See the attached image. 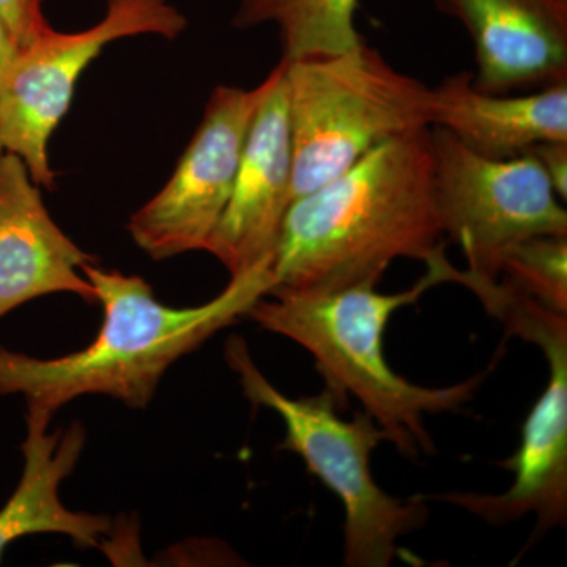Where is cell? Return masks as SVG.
<instances>
[{"instance_id":"6da1fadb","label":"cell","mask_w":567,"mask_h":567,"mask_svg":"<svg viewBox=\"0 0 567 567\" xmlns=\"http://www.w3.org/2000/svg\"><path fill=\"white\" fill-rule=\"evenodd\" d=\"M82 274L102 305L95 339L58 358H35L0 346V395L20 394L28 410L54 417L84 395H106L145 410L178 360L248 316L275 289L274 262L234 276L221 293L193 308L163 305L137 275L87 264Z\"/></svg>"},{"instance_id":"7a4b0ae2","label":"cell","mask_w":567,"mask_h":567,"mask_svg":"<svg viewBox=\"0 0 567 567\" xmlns=\"http://www.w3.org/2000/svg\"><path fill=\"white\" fill-rule=\"evenodd\" d=\"M431 128L379 145L290 205L274 259L275 289L377 286L395 259L442 246Z\"/></svg>"},{"instance_id":"3957f363","label":"cell","mask_w":567,"mask_h":567,"mask_svg":"<svg viewBox=\"0 0 567 567\" xmlns=\"http://www.w3.org/2000/svg\"><path fill=\"white\" fill-rule=\"evenodd\" d=\"M424 264L423 278L404 292L380 293L371 284L334 290L274 289L270 300L260 298L246 316L311 353L324 390L339 409L352 395L385 432L386 442L409 458L435 451L425 415L457 412L484 379L480 374L456 385L427 388L402 379L388 365L383 339L391 317L443 284L434 257Z\"/></svg>"},{"instance_id":"277c9868","label":"cell","mask_w":567,"mask_h":567,"mask_svg":"<svg viewBox=\"0 0 567 567\" xmlns=\"http://www.w3.org/2000/svg\"><path fill=\"white\" fill-rule=\"evenodd\" d=\"M284 62L293 200L379 145L431 128V87L394 69L364 41L338 54Z\"/></svg>"},{"instance_id":"5b68a950","label":"cell","mask_w":567,"mask_h":567,"mask_svg":"<svg viewBox=\"0 0 567 567\" xmlns=\"http://www.w3.org/2000/svg\"><path fill=\"white\" fill-rule=\"evenodd\" d=\"M245 398L281 417L282 450L303 458L344 506V565L388 567L399 554V539L423 528L427 506L421 496L401 499L375 483L371 457L385 432L365 412L342 420L330 391L312 398H290L268 382L254 363L244 338L233 336L224 349Z\"/></svg>"},{"instance_id":"8992f818","label":"cell","mask_w":567,"mask_h":567,"mask_svg":"<svg viewBox=\"0 0 567 567\" xmlns=\"http://www.w3.org/2000/svg\"><path fill=\"white\" fill-rule=\"evenodd\" d=\"M188 20L169 0H106L102 20L81 32L51 29L20 51L0 78V153L20 156L33 182L52 192L58 175L48 144L70 110L76 82L100 52L122 39L175 40Z\"/></svg>"},{"instance_id":"52a82bcc","label":"cell","mask_w":567,"mask_h":567,"mask_svg":"<svg viewBox=\"0 0 567 567\" xmlns=\"http://www.w3.org/2000/svg\"><path fill=\"white\" fill-rule=\"evenodd\" d=\"M434 193L443 234L466 271L498 278L503 252L537 235H567L565 204L532 155L496 159L431 126Z\"/></svg>"},{"instance_id":"ba28073f","label":"cell","mask_w":567,"mask_h":567,"mask_svg":"<svg viewBox=\"0 0 567 567\" xmlns=\"http://www.w3.org/2000/svg\"><path fill=\"white\" fill-rule=\"evenodd\" d=\"M282 61L257 87L218 85L174 174L130 216L134 244L153 260L207 251L233 193L254 117L281 74Z\"/></svg>"},{"instance_id":"9c48e42d","label":"cell","mask_w":567,"mask_h":567,"mask_svg":"<svg viewBox=\"0 0 567 567\" xmlns=\"http://www.w3.org/2000/svg\"><path fill=\"white\" fill-rule=\"evenodd\" d=\"M532 344L546 357L550 375L525 420L518 450L499 462L513 473V484L502 494L450 492L439 498L488 525L535 516L543 535L567 520V319L548 323Z\"/></svg>"},{"instance_id":"30bf717a","label":"cell","mask_w":567,"mask_h":567,"mask_svg":"<svg viewBox=\"0 0 567 567\" xmlns=\"http://www.w3.org/2000/svg\"><path fill=\"white\" fill-rule=\"evenodd\" d=\"M292 200V141L282 61L281 74L249 128L229 203L207 252L226 267L230 278L274 262Z\"/></svg>"},{"instance_id":"8fae6325","label":"cell","mask_w":567,"mask_h":567,"mask_svg":"<svg viewBox=\"0 0 567 567\" xmlns=\"http://www.w3.org/2000/svg\"><path fill=\"white\" fill-rule=\"evenodd\" d=\"M96 257L52 219L40 186L13 153H0V320L37 298L71 293L96 305L82 274Z\"/></svg>"},{"instance_id":"7c38bea8","label":"cell","mask_w":567,"mask_h":567,"mask_svg":"<svg viewBox=\"0 0 567 567\" xmlns=\"http://www.w3.org/2000/svg\"><path fill=\"white\" fill-rule=\"evenodd\" d=\"M475 47L473 84L488 93L567 82V0H432Z\"/></svg>"},{"instance_id":"4fadbf2b","label":"cell","mask_w":567,"mask_h":567,"mask_svg":"<svg viewBox=\"0 0 567 567\" xmlns=\"http://www.w3.org/2000/svg\"><path fill=\"white\" fill-rule=\"evenodd\" d=\"M52 416L28 410L20 483L0 509V563L14 540L37 535L70 537L81 550L102 548L112 522L104 514L74 513L63 505L61 486L76 470L87 432L80 421L50 432Z\"/></svg>"},{"instance_id":"5bb4252c","label":"cell","mask_w":567,"mask_h":567,"mask_svg":"<svg viewBox=\"0 0 567 567\" xmlns=\"http://www.w3.org/2000/svg\"><path fill=\"white\" fill-rule=\"evenodd\" d=\"M431 126L488 158H517L540 142L567 141V82L511 96L480 91L462 71L431 89Z\"/></svg>"},{"instance_id":"9a60e30c","label":"cell","mask_w":567,"mask_h":567,"mask_svg":"<svg viewBox=\"0 0 567 567\" xmlns=\"http://www.w3.org/2000/svg\"><path fill=\"white\" fill-rule=\"evenodd\" d=\"M360 0H240L234 28L274 24L284 61L338 54L363 43L354 25Z\"/></svg>"},{"instance_id":"2e32d148","label":"cell","mask_w":567,"mask_h":567,"mask_svg":"<svg viewBox=\"0 0 567 567\" xmlns=\"http://www.w3.org/2000/svg\"><path fill=\"white\" fill-rule=\"evenodd\" d=\"M499 275L518 292L567 315V235H537L509 246Z\"/></svg>"},{"instance_id":"e0dca14e","label":"cell","mask_w":567,"mask_h":567,"mask_svg":"<svg viewBox=\"0 0 567 567\" xmlns=\"http://www.w3.org/2000/svg\"><path fill=\"white\" fill-rule=\"evenodd\" d=\"M44 0H0V20L9 29L20 50L31 47L51 31L44 17Z\"/></svg>"},{"instance_id":"ac0fdd59","label":"cell","mask_w":567,"mask_h":567,"mask_svg":"<svg viewBox=\"0 0 567 567\" xmlns=\"http://www.w3.org/2000/svg\"><path fill=\"white\" fill-rule=\"evenodd\" d=\"M563 203L567 199V141H546L529 148Z\"/></svg>"},{"instance_id":"d6986e66","label":"cell","mask_w":567,"mask_h":567,"mask_svg":"<svg viewBox=\"0 0 567 567\" xmlns=\"http://www.w3.org/2000/svg\"><path fill=\"white\" fill-rule=\"evenodd\" d=\"M20 47H18L13 37H11L9 29H7V25L0 20V78L7 73L11 63H13L14 59L20 54Z\"/></svg>"}]
</instances>
